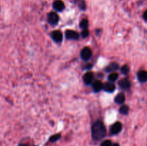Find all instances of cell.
Listing matches in <instances>:
<instances>
[{
	"mask_svg": "<svg viewBox=\"0 0 147 146\" xmlns=\"http://www.w3.org/2000/svg\"><path fill=\"white\" fill-rule=\"evenodd\" d=\"M106 129L103 123L98 121L93 125L91 128L92 138L96 141H99L104 138L106 135Z\"/></svg>",
	"mask_w": 147,
	"mask_h": 146,
	"instance_id": "obj_1",
	"label": "cell"
},
{
	"mask_svg": "<svg viewBox=\"0 0 147 146\" xmlns=\"http://www.w3.org/2000/svg\"><path fill=\"white\" fill-rule=\"evenodd\" d=\"M80 56H81V58L83 60H88L92 56L91 50L89 47H85L82 50Z\"/></svg>",
	"mask_w": 147,
	"mask_h": 146,
	"instance_id": "obj_2",
	"label": "cell"
},
{
	"mask_svg": "<svg viewBox=\"0 0 147 146\" xmlns=\"http://www.w3.org/2000/svg\"><path fill=\"white\" fill-rule=\"evenodd\" d=\"M121 72L123 74H127L129 72V67L127 65H123L121 67Z\"/></svg>",
	"mask_w": 147,
	"mask_h": 146,
	"instance_id": "obj_19",
	"label": "cell"
},
{
	"mask_svg": "<svg viewBox=\"0 0 147 146\" xmlns=\"http://www.w3.org/2000/svg\"><path fill=\"white\" fill-rule=\"evenodd\" d=\"M78 6L81 9H86V3H85V1L83 0H79Z\"/></svg>",
	"mask_w": 147,
	"mask_h": 146,
	"instance_id": "obj_20",
	"label": "cell"
},
{
	"mask_svg": "<svg viewBox=\"0 0 147 146\" xmlns=\"http://www.w3.org/2000/svg\"><path fill=\"white\" fill-rule=\"evenodd\" d=\"M103 90L108 92H113L116 89V86L113 82H106L103 85Z\"/></svg>",
	"mask_w": 147,
	"mask_h": 146,
	"instance_id": "obj_7",
	"label": "cell"
},
{
	"mask_svg": "<svg viewBox=\"0 0 147 146\" xmlns=\"http://www.w3.org/2000/svg\"><path fill=\"white\" fill-rule=\"evenodd\" d=\"M47 20H48V22L50 24H53V25H55L58 23L59 21V17L55 12H51L48 14V17H47Z\"/></svg>",
	"mask_w": 147,
	"mask_h": 146,
	"instance_id": "obj_3",
	"label": "cell"
},
{
	"mask_svg": "<svg viewBox=\"0 0 147 146\" xmlns=\"http://www.w3.org/2000/svg\"><path fill=\"white\" fill-rule=\"evenodd\" d=\"M125 100H126V98H125V96L123 93L119 94L116 96V98H115V101H116V102L118 103V104H123L125 102Z\"/></svg>",
	"mask_w": 147,
	"mask_h": 146,
	"instance_id": "obj_14",
	"label": "cell"
},
{
	"mask_svg": "<svg viewBox=\"0 0 147 146\" xmlns=\"http://www.w3.org/2000/svg\"><path fill=\"white\" fill-rule=\"evenodd\" d=\"M129 107L127 105H123L120 108V113L123 115H126L129 113Z\"/></svg>",
	"mask_w": 147,
	"mask_h": 146,
	"instance_id": "obj_17",
	"label": "cell"
},
{
	"mask_svg": "<svg viewBox=\"0 0 147 146\" xmlns=\"http://www.w3.org/2000/svg\"><path fill=\"white\" fill-rule=\"evenodd\" d=\"M122 130V125L121 123H116L111 127V133L112 135L119 134Z\"/></svg>",
	"mask_w": 147,
	"mask_h": 146,
	"instance_id": "obj_4",
	"label": "cell"
},
{
	"mask_svg": "<svg viewBox=\"0 0 147 146\" xmlns=\"http://www.w3.org/2000/svg\"><path fill=\"white\" fill-rule=\"evenodd\" d=\"M138 79L142 82H145L147 81V72L144 70H142V71L139 72L137 74Z\"/></svg>",
	"mask_w": 147,
	"mask_h": 146,
	"instance_id": "obj_11",
	"label": "cell"
},
{
	"mask_svg": "<svg viewBox=\"0 0 147 146\" xmlns=\"http://www.w3.org/2000/svg\"><path fill=\"white\" fill-rule=\"evenodd\" d=\"M93 77L94 76H93V73L90 72H88L85 74L84 76H83V81H84V82L86 84H90L93 82Z\"/></svg>",
	"mask_w": 147,
	"mask_h": 146,
	"instance_id": "obj_9",
	"label": "cell"
},
{
	"mask_svg": "<svg viewBox=\"0 0 147 146\" xmlns=\"http://www.w3.org/2000/svg\"><path fill=\"white\" fill-rule=\"evenodd\" d=\"M80 26L81 28L83 29H87L88 26V19H84L82 20L81 22H80Z\"/></svg>",
	"mask_w": 147,
	"mask_h": 146,
	"instance_id": "obj_16",
	"label": "cell"
},
{
	"mask_svg": "<svg viewBox=\"0 0 147 146\" xmlns=\"http://www.w3.org/2000/svg\"><path fill=\"white\" fill-rule=\"evenodd\" d=\"M60 137H61L60 134L54 135L51 136V137H50V141L52 142V143H54V142H56L57 140H58L60 138Z\"/></svg>",
	"mask_w": 147,
	"mask_h": 146,
	"instance_id": "obj_18",
	"label": "cell"
},
{
	"mask_svg": "<svg viewBox=\"0 0 147 146\" xmlns=\"http://www.w3.org/2000/svg\"><path fill=\"white\" fill-rule=\"evenodd\" d=\"M144 19L146 21H147V10L144 13Z\"/></svg>",
	"mask_w": 147,
	"mask_h": 146,
	"instance_id": "obj_23",
	"label": "cell"
},
{
	"mask_svg": "<svg viewBox=\"0 0 147 146\" xmlns=\"http://www.w3.org/2000/svg\"><path fill=\"white\" fill-rule=\"evenodd\" d=\"M20 146H30V145H27V144H22L21 145H20Z\"/></svg>",
	"mask_w": 147,
	"mask_h": 146,
	"instance_id": "obj_25",
	"label": "cell"
},
{
	"mask_svg": "<svg viewBox=\"0 0 147 146\" xmlns=\"http://www.w3.org/2000/svg\"><path fill=\"white\" fill-rule=\"evenodd\" d=\"M118 77H119V74H118L117 73L113 72V73H111V74H109V81L111 82H113L116 81V80H117Z\"/></svg>",
	"mask_w": 147,
	"mask_h": 146,
	"instance_id": "obj_15",
	"label": "cell"
},
{
	"mask_svg": "<svg viewBox=\"0 0 147 146\" xmlns=\"http://www.w3.org/2000/svg\"><path fill=\"white\" fill-rule=\"evenodd\" d=\"M112 145V142L111 140H104L103 143L100 144V146H111Z\"/></svg>",
	"mask_w": 147,
	"mask_h": 146,
	"instance_id": "obj_21",
	"label": "cell"
},
{
	"mask_svg": "<svg viewBox=\"0 0 147 146\" xmlns=\"http://www.w3.org/2000/svg\"><path fill=\"white\" fill-rule=\"evenodd\" d=\"M65 37L67 40H76L78 39L79 36L76 31H73V30H67L65 32Z\"/></svg>",
	"mask_w": 147,
	"mask_h": 146,
	"instance_id": "obj_6",
	"label": "cell"
},
{
	"mask_svg": "<svg viewBox=\"0 0 147 146\" xmlns=\"http://www.w3.org/2000/svg\"><path fill=\"white\" fill-rule=\"evenodd\" d=\"M111 146H120L119 145V144H118V143H112V145Z\"/></svg>",
	"mask_w": 147,
	"mask_h": 146,
	"instance_id": "obj_24",
	"label": "cell"
},
{
	"mask_svg": "<svg viewBox=\"0 0 147 146\" xmlns=\"http://www.w3.org/2000/svg\"><path fill=\"white\" fill-rule=\"evenodd\" d=\"M88 34H89V31L87 29H83V31H82V37H83V38L87 37L88 36Z\"/></svg>",
	"mask_w": 147,
	"mask_h": 146,
	"instance_id": "obj_22",
	"label": "cell"
},
{
	"mask_svg": "<svg viewBox=\"0 0 147 146\" xmlns=\"http://www.w3.org/2000/svg\"><path fill=\"white\" fill-rule=\"evenodd\" d=\"M53 8L57 11H61L65 9V4L61 0H56L53 3Z\"/></svg>",
	"mask_w": 147,
	"mask_h": 146,
	"instance_id": "obj_8",
	"label": "cell"
},
{
	"mask_svg": "<svg viewBox=\"0 0 147 146\" xmlns=\"http://www.w3.org/2000/svg\"><path fill=\"white\" fill-rule=\"evenodd\" d=\"M119 66L117 63H111V64H109L107 67L106 68V70L107 72H113V71H116L119 69Z\"/></svg>",
	"mask_w": 147,
	"mask_h": 146,
	"instance_id": "obj_13",
	"label": "cell"
},
{
	"mask_svg": "<svg viewBox=\"0 0 147 146\" xmlns=\"http://www.w3.org/2000/svg\"><path fill=\"white\" fill-rule=\"evenodd\" d=\"M93 90H94V91L99 92L100 90H101L102 88H103V84H102L101 82L99 81V80H96V81L93 82Z\"/></svg>",
	"mask_w": 147,
	"mask_h": 146,
	"instance_id": "obj_12",
	"label": "cell"
},
{
	"mask_svg": "<svg viewBox=\"0 0 147 146\" xmlns=\"http://www.w3.org/2000/svg\"><path fill=\"white\" fill-rule=\"evenodd\" d=\"M119 86L121 87V88L124 89V90H127V89L130 88L131 87V82H129V80L127 79H122L119 81Z\"/></svg>",
	"mask_w": 147,
	"mask_h": 146,
	"instance_id": "obj_10",
	"label": "cell"
},
{
	"mask_svg": "<svg viewBox=\"0 0 147 146\" xmlns=\"http://www.w3.org/2000/svg\"><path fill=\"white\" fill-rule=\"evenodd\" d=\"M52 38L56 42H61L63 40V34L60 31H54L51 34Z\"/></svg>",
	"mask_w": 147,
	"mask_h": 146,
	"instance_id": "obj_5",
	"label": "cell"
}]
</instances>
